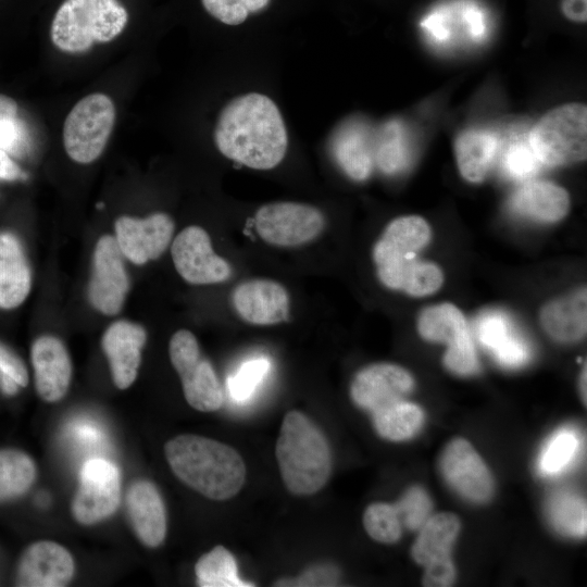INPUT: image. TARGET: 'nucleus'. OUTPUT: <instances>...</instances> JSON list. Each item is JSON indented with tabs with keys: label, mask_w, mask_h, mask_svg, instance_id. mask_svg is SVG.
I'll return each mask as SVG.
<instances>
[{
	"label": "nucleus",
	"mask_w": 587,
	"mask_h": 587,
	"mask_svg": "<svg viewBox=\"0 0 587 587\" xmlns=\"http://www.w3.org/2000/svg\"><path fill=\"white\" fill-rule=\"evenodd\" d=\"M220 152L254 170H271L284 159L288 137L283 116L273 100L250 92L229 101L214 130Z\"/></svg>",
	"instance_id": "obj_1"
},
{
	"label": "nucleus",
	"mask_w": 587,
	"mask_h": 587,
	"mask_svg": "<svg viewBox=\"0 0 587 587\" xmlns=\"http://www.w3.org/2000/svg\"><path fill=\"white\" fill-rule=\"evenodd\" d=\"M164 452L173 473L207 498L229 499L245 483L242 458L217 440L191 434L178 435L165 444Z\"/></svg>",
	"instance_id": "obj_2"
},
{
	"label": "nucleus",
	"mask_w": 587,
	"mask_h": 587,
	"mask_svg": "<svg viewBox=\"0 0 587 587\" xmlns=\"http://www.w3.org/2000/svg\"><path fill=\"white\" fill-rule=\"evenodd\" d=\"M429 237V226L420 216H402L390 222L373 250L379 280L388 288L412 296L436 291L442 284L441 271L416 259Z\"/></svg>",
	"instance_id": "obj_3"
},
{
	"label": "nucleus",
	"mask_w": 587,
	"mask_h": 587,
	"mask_svg": "<svg viewBox=\"0 0 587 587\" xmlns=\"http://www.w3.org/2000/svg\"><path fill=\"white\" fill-rule=\"evenodd\" d=\"M275 454L287 489L313 495L327 483L332 455L323 433L301 412L289 411L283 420Z\"/></svg>",
	"instance_id": "obj_4"
},
{
	"label": "nucleus",
	"mask_w": 587,
	"mask_h": 587,
	"mask_svg": "<svg viewBox=\"0 0 587 587\" xmlns=\"http://www.w3.org/2000/svg\"><path fill=\"white\" fill-rule=\"evenodd\" d=\"M128 20L117 0H65L51 24V40L61 51L83 53L116 38Z\"/></svg>",
	"instance_id": "obj_5"
},
{
	"label": "nucleus",
	"mask_w": 587,
	"mask_h": 587,
	"mask_svg": "<svg viewBox=\"0 0 587 587\" xmlns=\"http://www.w3.org/2000/svg\"><path fill=\"white\" fill-rule=\"evenodd\" d=\"M542 165L579 162L587 154V108L569 103L545 114L528 134Z\"/></svg>",
	"instance_id": "obj_6"
},
{
	"label": "nucleus",
	"mask_w": 587,
	"mask_h": 587,
	"mask_svg": "<svg viewBox=\"0 0 587 587\" xmlns=\"http://www.w3.org/2000/svg\"><path fill=\"white\" fill-rule=\"evenodd\" d=\"M112 99L101 92L80 99L67 114L63 126V145L75 162L88 164L103 152L115 123Z\"/></svg>",
	"instance_id": "obj_7"
},
{
	"label": "nucleus",
	"mask_w": 587,
	"mask_h": 587,
	"mask_svg": "<svg viewBox=\"0 0 587 587\" xmlns=\"http://www.w3.org/2000/svg\"><path fill=\"white\" fill-rule=\"evenodd\" d=\"M168 353L188 404L201 412L218 410L224 400L223 389L213 366L201 355L195 335L187 329L177 330L171 337Z\"/></svg>",
	"instance_id": "obj_8"
},
{
	"label": "nucleus",
	"mask_w": 587,
	"mask_h": 587,
	"mask_svg": "<svg viewBox=\"0 0 587 587\" xmlns=\"http://www.w3.org/2000/svg\"><path fill=\"white\" fill-rule=\"evenodd\" d=\"M325 226L323 213L314 205L280 201L262 205L254 214V228L266 243L297 247L317 238Z\"/></svg>",
	"instance_id": "obj_9"
},
{
	"label": "nucleus",
	"mask_w": 587,
	"mask_h": 587,
	"mask_svg": "<svg viewBox=\"0 0 587 587\" xmlns=\"http://www.w3.org/2000/svg\"><path fill=\"white\" fill-rule=\"evenodd\" d=\"M423 338L446 342L445 364L452 372L467 375L477 370L475 347L461 311L450 303L427 308L417 323Z\"/></svg>",
	"instance_id": "obj_10"
},
{
	"label": "nucleus",
	"mask_w": 587,
	"mask_h": 587,
	"mask_svg": "<svg viewBox=\"0 0 587 587\" xmlns=\"http://www.w3.org/2000/svg\"><path fill=\"white\" fill-rule=\"evenodd\" d=\"M120 498L117 466L104 459H90L80 471L79 486L72 502L73 516L84 525L98 523L115 512Z\"/></svg>",
	"instance_id": "obj_11"
},
{
	"label": "nucleus",
	"mask_w": 587,
	"mask_h": 587,
	"mask_svg": "<svg viewBox=\"0 0 587 587\" xmlns=\"http://www.w3.org/2000/svg\"><path fill=\"white\" fill-rule=\"evenodd\" d=\"M171 254L177 273L189 284H217L232 275L230 264L214 252L208 232L200 226L185 227L174 238Z\"/></svg>",
	"instance_id": "obj_12"
},
{
	"label": "nucleus",
	"mask_w": 587,
	"mask_h": 587,
	"mask_svg": "<svg viewBox=\"0 0 587 587\" xmlns=\"http://www.w3.org/2000/svg\"><path fill=\"white\" fill-rule=\"evenodd\" d=\"M115 237L102 236L95 247L88 286L91 305L104 315L117 314L125 301L129 280Z\"/></svg>",
	"instance_id": "obj_13"
},
{
	"label": "nucleus",
	"mask_w": 587,
	"mask_h": 587,
	"mask_svg": "<svg viewBox=\"0 0 587 587\" xmlns=\"http://www.w3.org/2000/svg\"><path fill=\"white\" fill-rule=\"evenodd\" d=\"M445 479L464 498L485 502L494 494L492 475L484 460L463 438L451 440L440 458Z\"/></svg>",
	"instance_id": "obj_14"
},
{
	"label": "nucleus",
	"mask_w": 587,
	"mask_h": 587,
	"mask_svg": "<svg viewBox=\"0 0 587 587\" xmlns=\"http://www.w3.org/2000/svg\"><path fill=\"white\" fill-rule=\"evenodd\" d=\"M174 222L166 213H153L145 218L121 216L115 222V240L122 254L141 265L158 259L168 247Z\"/></svg>",
	"instance_id": "obj_15"
},
{
	"label": "nucleus",
	"mask_w": 587,
	"mask_h": 587,
	"mask_svg": "<svg viewBox=\"0 0 587 587\" xmlns=\"http://www.w3.org/2000/svg\"><path fill=\"white\" fill-rule=\"evenodd\" d=\"M236 313L253 325H274L289 315V295L272 279L254 278L238 284L232 292Z\"/></svg>",
	"instance_id": "obj_16"
},
{
	"label": "nucleus",
	"mask_w": 587,
	"mask_h": 587,
	"mask_svg": "<svg viewBox=\"0 0 587 587\" xmlns=\"http://www.w3.org/2000/svg\"><path fill=\"white\" fill-rule=\"evenodd\" d=\"M75 566L71 553L54 541H37L25 549L17 565L16 582L26 587L67 585Z\"/></svg>",
	"instance_id": "obj_17"
},
{
	"label": "nucleus",
	"mask_w": 587,
	"mask_h": 587,
	"mask_svg": "<svg viewBox=\"0 0 587 587\" xmlns=\"http://www.w3.org/2000/svg\"><path fill=\"white\" fill-rule=\"evenodd\" d=\"M413 388V378L403 367L376 363L361 370L353 378L350 394L359 407L374 412L391 402L402 400Z\"/></svg>",
	"instance_id": "obj_18"
},
{
	"label": "nucleus",
	"mask_w": 587,
	"mask_h": 587,
	"mask_svg": "<svg viewBox=\"0 0 587 587\" xmlns=\"http://www.w3.org/2000/svg\"><path fill=\"white\" fill-rule=\"evenodd\" d=\"M461 13V5L459 9ZM449 9L430 13L422 22L427 39L438 49L451 50L478 45L487 38L488 26L485 14L474 4L466 3L458 23Z\"/></svg>",
	"instance_id": "obj_19"
},
{
	"label": "nucleus",
	"mask_w": 587,
	"mask_h": 587,
	"mask_svg": "<svg viewBox=\"0 0 587 587\" xmlns=\"http://www.w3.org/2000/svg\"><path fill=\"white\" fill-rule=\"evenodd\" d=\"M146 338L145 328L129 321L114 322L104 332L101 346L117 388L126 389L136 379Z\"/></svg>",
	"instance_id": "obj_20"
},
{
	"label": "nucleus",
	"mask_w": 587,
	"mask_h": 587,
	"mask_svg": "<svg viewBox=\"0 0 587 587\" xmlns=\"http://www.w3.org/2000/svg\"><path fill=\"white\" fill-rule=\"evenodd\" d=\"M32 363L38 395L48 402L59 401L66 394L72 378V362L62 341L41 336L32 346Z\"/></svg>",
	"instance_id": "obj_21"
},
{
	"label": "nucleus",
	"mask_w": 587,
	"mask_h": 587,
	"mask_svg": "<svg viewBox=\"0 0 587 587\" xmlns=\"http://www.w3.org/2000/svg\"><path fill=\"white\" fill-rule=\"evenodd\" d=\"M374 129L361 118L342 123L334 133L330 150L339 167L352 179H366L374 167Z\"/></svg>",
	"instance_id": "obj_22"
},
{
	"label": "nucleus",
	"mask_w": 587,
	"mask_h": 587,
	"mask_svg": "<svg viewBox=\"0 0 587 587\" xmlns=\"http://www.w3.org/2000/svg\"><path fill=\"white\" fill-rule=\"evenodd\" d=\"M476 334L479 342L504 366L517 367L529 360V346L502 311L482 313L476 321Z\"/></svg>",
	"instance_id": "obj_23"
},
{
	"label": "nucleus",
	"mask_w": 587,
	"mask_h": 587,
	"mask_svg": "<svg viewBox=\"0 0 587 587\" xmlns=\"http://www.w3.org/2000/svg\"><path fill=\"white\" fill-rule=\"evenodd\" d=\"M127 512L140 541L151 548L160 546L166 535V514L158 488L148 480H137L128 489Z\"/></svg>",
	"instance_id": "obj_24"
},
{
	"label": "nucleus",
	"mask_w": 587,
	"mask_h": 587,
	"mask_svg": "<svg viewBox=\"0 0 587 587\" xmlns=\"http://www.w3.org/2000/svg\"><path fill=\"white\" fill-rule=\"evenodd\" d=\"M32 288V272L24 248L10 232H0V309L21 305Z\"/></svg>",
	"instance_id": "obj_25"
},
{
	"label": "nucleus",
	"mask_w": 587,
	"mask_h": 587,
	"mask_svg": "<svg viewBox=\"0 0 587 587\" xmlns=\"http://www.w3.org/2000/svg\"><path fill=\"white\" fill-rule=\"evenodd\" d=\"M570 207L567 192L546 180L524 183L510 199V209L525 217L540 222H557L564 217Z\"/></svg>",
	"instance_id": "obj_26"
},
{
	"label": "nucleus",
	"mask_w": 587,
	"mask_h": 587,
	"mask_svg": "<svg viewBox=\"0 0 587 587\" xmlns=\"http://www.w3.org/2000/svg\"><path fill=\"white\" fill-rule=\"evenodd\" d=\"M374 164L387 175L407 171L415 155V142L409 126L399 118L385 122L374 130Z\"/></svg>",
	"instance_id": "obj_27"
},
{
	"label": "nucleus",
	"mask_w": 587,
	"mask_h": 587,
	"mask_svg": "<svg viewBox=\"0 0 587 587\" xmlns=\"http://www.w3.org/2000/svg\"><path fill=\"white\" fill-rule=\"evenodd\" d=\"M500 146L498 136L484 128L462 132L455 140L454 151L461 175L469 182H482L494 165Z\"/></svg>",
	"instance_id": "obj_28"
},
{
	"label": "nucleus",
	"mask_w": 587,
	"mask_h": 587,
	"mask_svg": "<svg viewBox=\"0 0 587 587\" xmlns=\"http://www.w3.org/2000/svg\"><path fill=\"white\" fill-rule=\"evenodd\" d=\"M586 289L546 304L540 313L545 330L559 341H576L587 329Z\"/></svg>",
	"instance_id": "obj_29"
},
{
	"label": "nucleus",
	"mask_w": 587,
	"mask_h": 587,
	"mask_svg": "<svg viewBox=\"0 0 587 587\" xmlns=\"http://www.w3.org/2000/svg\"><path fill=\"white\" fill-rule=\"evenodd\" d=\"M412 546V557L421 565L451 557L452 545L460 532V521L449 512L432 514L419 529Z\"/></svg>",
	"instance_id": "obj_30"
},
{
	"label": "nucleus",
	"mask_w": 587,
	"mask_h": 587,
	"mask_svg": "<svg viewBox=\"0 0 587 587\" xmlns=\"http://www.w3.org/2000/svg\"><path fill=\"white\" fill-rule=\"evenodd\" d=\"M372 414L377 433L392 441L412 437L424 422V413L421 408L404 401V399L386 404Z\"/></svg>",
	"instance_id": "obj_31"
},
{
	"label": "nucleus",
	"mask_w": 587,
	"mask_h": 587,
	"mask_svg": "<svg viewBox=\"0 0 587 587\" xmlns=\"http://www.w3.org/2000/svg\"><path fill=\"white\" fill-rule=\"evenodd\" d=\"M36 479L33 459L17 449L0 450V501L24 495Z\"/></svg>",
	"instance_id": "obj_32"
},
{
	"label": "nucleus",
	"mask_w": 587,
	"mask_h": 587,
	"mask_svg": "<svg viewBox=\"0 0 587 587\" xmlns=\"http://www.w3.org/2000/svg\"><path fill=\"white\" fill-rule=\"evenodd\" d=\"M502 173L514 180L528 179L542 167L528 134H514L499 146L498 155Z\"/></svg>",
	"instance_id": "obj_33"
},
{
	"label": "nucleus",
	"mask_w": 587,
	"mask_h": 587,
	"mask_svg": "<svg viewBox=\"0 0 587 587\" xmlns=\"http://www.w3.org/2000/svg\"><path fill=\"white\" fill-rule=\"evenodd\" d=\"M197 583L202 587H249L253 584L238 577L234 555L224 547H214L195 566Z\"/></svg>",
	"instance_id": "obj_34"
},
{
	"label": "nucleus",
	"mask_w": 587,
	"mask_h": 587,
	"mask_svg": "<svg viewBox=\"0 0 587 587\" xmlns=\"http://www.w3.org/2000/svg\"><path fill=\"white\" fill-rule=\"evenodd\" d=\"M363 525L370 537L383 544L396 542L402 532V523L395 505L384 502L372 503L366 508Z\"/></svg>",
	"instance_id": "obj_35"
},
{
	"label": "nucleus",
	"mask_w": 587,
	"mask_h": 587,
	"mask_svg": "<svg viewBox=\"0 0 587 587\" xmlns=\"http://www.w3.org/2000/svg\"><path fill=\"white\" fill-rule=\"evenodd\" d=\"M578 445L577 436L572 430L557 433L540 455V471L547 475L563 471L574 460Z\"/></svg>",
	"instance_id": "obj_36"
},
{
	"label": "nucleus",
	"mask_w": 587,
	"mask_h": 587,
	"mask_svg": "<svg viewBox=\"0 0 587 587\" xmlns=\"http://www.w3.org/2000/svg\"><path fill=\"white\" fill-rule=\"evenodd\" d=\"M551 516L559 529L572 535H585L586 507L575 496H557L551 503Z\"/></svg>",
	"instance_id": "obj_37"
},
{
	"label": "nucleus",
	"mask_w": 587,
	"mask_h": 587,
	"mask_svg": "<svg viewBox=\"0 0 587 587\" xmlns=\"http://www.w3.org/2000/svg\"><path fill=\"white\" fill-rule=\"evenodd\" d=\"M24 127L17 118V103L11 97L0 93V149L18 153L24 143Z\"/></svg>",
	"instance_id": "obj_38"
},
{
	"label": "nucleus",
	"mask_w": 587,
	"mask_h": 587,
	"mask_svg": "<svg viewBox=\"0 0 587 587\" xmlns=\"http://www.w3.org/2000/svg\"><path fill=\"white\" fill-rule=\"evenodd\" d=\"M268 369L270 362L266 359H254L243 363L228 379V390L232 398L238 402L249 399Z\"/></svg>",
	"instance_id": "obj_39"
},
{
	"label": "nucleus",
	"mask_w": 587,
	"mask_h": 587,
	"mask_svg": "<svg viewBox=\"0 0 587 587\" xmlns=\"http://www.w3.org/2000/svg\"><path fill=\"white\" fill-rule=\"evenodd\" d=\"M213 17L227 25H239L248 15L264 9L270 0H201Z\"/></svg>",
	"instance_id": "obj_40"
},
{
	"label": "nucleus",
	"mask_w": 587,
	"mask_h": 587,
	"mask_svg": "<svg viewBox=\"0 0 587 587\" xmlns=\"http://www.w3.org/2000/svg\"><path fill=\"white\" fill-rule=\"evenodd\" d=\"M401 523L410 529H420L432 515V500L421 487H412L395 504Z\"/></svg>",
	"instance_id": "obj_41"
},
{
	"label": "nucleus",
	"mask_w": 587,
	"mask_h": 587,
	"mask_svg": "<svg viewBox=\"0 0 587 587\" xmlns=\"http://www.w3.org/2000/svg\"><path fill=\"white\" fill-rule=\"evenodd\" d=\"M455 576L451 557L435 560L425 565L423 585L427 587H447L453 584Z\"/></svg>",
	"instance_id": "obj_42"
},
{
	"label": "nucleus",
	"mask_w": 587,
	"mask_h": 587,
	"mask_svg": "<svg viewBox=\"0 0 587 587\" xmlns=\"http://www.w3.org/2000/svg\"><path fill=\"white\" fill-rule=\"evenodd\" d=\"M0 375L13 379L18 386L28 384V372L23 361L10 349L0 344Z\"/></svg>",
	"instance_id": "obj_43"
},
{
	"label": "nucleus",
	"mask_w": 587,
	"mask_h": 587,
	"mask_svg": "<svg viewBox=\"0 0 587 587\" xmlns=\"http://www.w3.org/2000/svg\"><path fill=\"white\" fill-rule=\"evenodd\" d=\"M336 574L330 572L328 567L319 566L315 569H310L309 572L303 574L299 580L298 585L302 586H322L330 585L332 582H335Z\"/></svg>",
	"instance_id": "obj_44"
},
{
	"label": "nucleus",
	"mask_w": 587,
	"mask_h": 587,
	"mask_svg": "<svg viewBox=\"0 0 587 587\" xmlns=\"http://www.w3.org/2000/svg\"><path fill=\"white\" fill-rule=\"evenodd\" d=\"M561 11L567 20L585 23L587 21V0H562Z\"/></svg>",
	"instance_id": "obj_45"
},
{
	"label": "nucleus",
	"mask_w": 587,
	"mask_h": 587,
	"mask_svg": "<svg viewBox=\"0 0 587 587\" xmlns=\"http://www.w3.org/2000/svg\"><path fill=\"white\" fill-rule=\"evenodd\" d=\"M22 177V172L10 154L0 149V180H14Z\"/></svg>",
	"instance_id": "obj_46"
},
{
	"label": "nucleus",
	"mask_w": 587,
	"mask_h": 587,
	"mask_svg": "<svg viewBox=\"0 0 587 587\" xmlns=\"http://www.w3.org/2000/svg\"><path fill=\"white\" fill-rule=\"evenodd\" d=\"M580 392L583 401L586 403V366L584 367L580 376Z\"/></svg>",
	"instance_id": "obj_47"
}]
</instances>
